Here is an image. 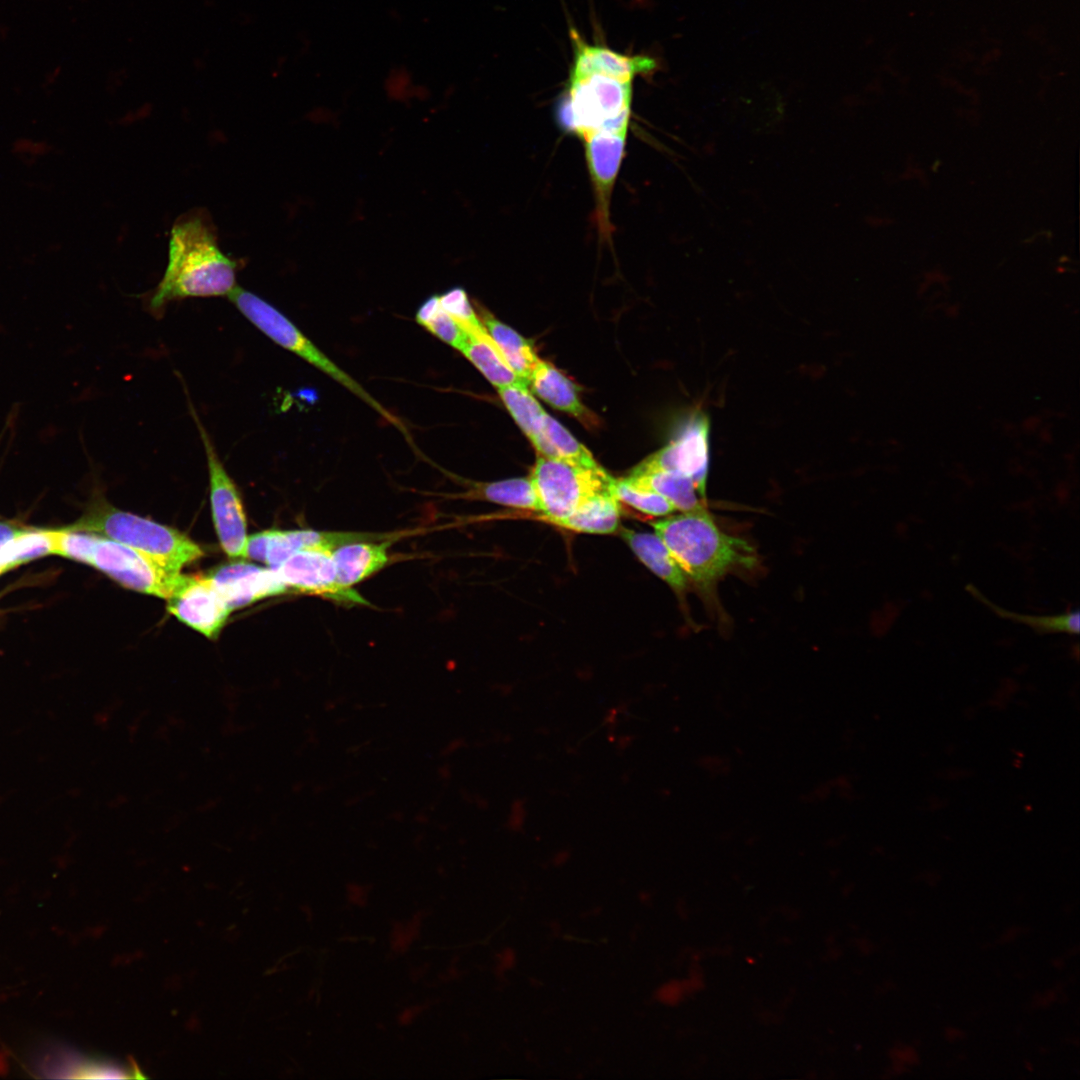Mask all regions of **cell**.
Here are the masks:
<instances>
[{
  "mask_svg": "<svg viewBox=\"0 0 1080 1080\" xmlns=\"http://www.w3.org/2000/svg\"><path fill=\"white\" fill-rule=\"evenodd\" d=\"M460 352L497 389L509 385H529L518 376L502 356L489 333H467V340Z\"/></svg>",
  "mask_w": 1080,
  "mask_h": 1080,
  "instance_id": "cell-20",
  "label": "cell"
},
{
  "mask_svg": "<svg viewBox=\"0 0 1080 1080\" xmlns=\"http://www.w3.org/2000/svg\"><path fill=\"white\" fill-rule=\"evenodd\" d=\"M966 589L976 600L986 605L999 617L1022 623L1039 634H1079L1080 614L1078 609L1048 616L1021 614L1008 611L992 603L972 584H968Z\"/></svg>",
  "mask_w": 1080,
  "mask_h": 1080,
  "instance_id": "cell-25",
  "label": "cell"
},
{
  "mask_svg": "<svg viewBox=\"0 0 1080 1080\" xmlns=\"http://www.w3.org/2000/svg\"><path fill=\"white\" fill-rule=\"evenodd\" d=\"M543 435L548 448L546 457L586 468L601 466L591 452L547 412L543 421Z\"/></svg>",
  "mask_w": 1080,
  "mask_h": 1080,
  "instance_id": "cell-26",
  "label": "cell"
},
{
  "mask_svg": "<svg viewBox=\"0 0 1080 1080\" xmlns=\"http://www.w3.org/2000/svg\"><path fill=\"white\" fill-rule=\"evenodd\" d=\"M709 437L710 420L703 412L696 411L673 441L645 458L631 471H666L684 475L692 480L700 498L705 501Z\"/></svg>",
  "mask_w": 1080,
  "mask_h": 1080,
  "instance_id": "cell-9",
  "label": "cell"
},
{
  "mask_svg": "<svg viewBox=\"0 0 1080 1080\" xmlns=\"http://www.w3.org/2000/svg\"><path fill=\"white\" fill-rule=\"evenodd\" d=\"M416 321L434 336L457 350L467 340L466 331L440 305L438 296L428 298L418 309Z\"/></svg>",
  "mask_w": 1080,
  "mask_h": 1080,
  "instance_id": "cell-28",
  "label": "cell"
},
{
  "mask_svg": "<svg viewBox=\"0 0 1080 1080\" xmlns=\"http://www.w3.org/2000/svg\"><path fill=\"white\" fill-rule=\"evenodd\" d=\"M529 477L539 500L540 518L552 524L596 495L612 491L615 481L601 466L586 468L539 455Z\"/></svg>",
  "mask_w": 1080,
  "mask_h": 1080,
  "instance_id": "cell-6",
  "label": "cell"
},
{
  "mask_svg": "<svg viewBox=\"0 0 1080 1080\" xmlns=\"http://www.w3.org/2000/svg\"><path fill=\"white\" fill-rule=\"evenodd\" d=\"M620 535L639 560L675 592L683 593L688 577L656 533L622 528Z\"/></svg>",
  "mask_w": 1080,
  "mask_h": 1080,
  "instance_id": "cell-17",
  "label": "cell"
},
{
  "mask_svg": "<svg viewBox=\"0 0 1080 1080\" xmlns=\"http://www.w3.org/2000/svg\"><path fill=\"white\" fill-rule=\"evenodd\" d=\"M66 1063L59 1068L60 1073L64 1072L62 1077L66 1078H127L132 1077L129 1072H135L98 1059L76 1057L69 1058Z\"/></svg>",
  "mask_w": 1080,
  "mask_h": 1080,
  "instance_id": "cell-32",
  "label": "cell"
},
{
  "mask_svg": "<svg viewBox=\"0 0 1080 1080\" xmlns=\"http://www.w3.org/2000/svg\"><path fill=\"white\" fill-rule=\"evenodd\" d=\"M167 602L172 615L210 639L218 636L231 612L208 576L181 575Z\"/></svg>",
  "mask_w": 1080,
  "mask_h": 1080,
  "instance_id": "cell-11",
  "label": "cell"
},
{
  "mask_svg": "<svg viewBox=\"0 0 1080 1080\" xmlns=\"http://www.w3.org/2000/svg\"><path fill=\"white\" fill-rule=\"evenodd\" d=\"M207 576L231 611L288 591L276 570L244 561L225 564Z\"/></svg>",
  "mask_w": 1080,
  "mask_h": 1080,
  "instance_id": "cell-12",
  "label": "cell"
},
{
  "mask_svg": "<svg viewBox=\"0 0 1080 1080\" xmlns=\"http://www.w3.org/2000/svg\"><path fill=\"white\" fill-rule=\"evenodd\" d=\"M228 297L241 314L273 342L328 375L368 404L383 419L405 431L403 424L393 414L371 396L350 374L322 352L278 309L256 294L237 286Z\"/></svg>",
  "mask_w": 1080,
  "mask_h": 1080,
  "instance_id": "cell-5",
  "label": "cell"
},
{
  "mask_svg": "<svg viewBox=\"0 0 1080 1080\" xmlns=\"http://www.w3.org/2000/svg\"><path fill=\"white\" fill-rule=\"evenodd\" d=\"M239 263L219 247L215 225L202 208L179 216L170 230L168 263L149 307L159 312L171 301L228 296L236 287Z\"/></svg>",
  "mask_w": 1080,
  "mask_h": 1080,
  "instance_id": "cell-1",
  "label": "cell"
},
{
  "mask_svg": "<svg viewBox=\"0 0 1080 1080\" xmlns=\"http://www.w3.org/2000/svg\"><path fill=\"white\" fill-rule=\"evenodd\" d=\"M91 566L126 588L164 599L171 596L182 575L127 545L101 536Z\"/></svg>",
  "mask_w": 1080,
  "mask_h": 1080,
  "instance_id": "cell-8",
  "label": "cell"
},
{
  "mask_svg": "<svg viewBox=\"0 0 1080 1080\" xmlns=\"http://www.w3.org/2000/svg\"><path fill=\"white\" fill-rule=\"evenodd\" d=\"M438 298L441 307L458 322L466 333L486 331L462 288H453L438 296Z\"/></svg>",
  "mask_w": 1080,
  "mask_h": 1080,
  "instance_id": "cell-31",
  "label": "cell"
},
{
  "mask_svg": "<svg viewBox=\"0 0 1080 1080\" xmlns=\"http://www.w3.org/2000/svg\"><path fill=\"white\" fill-rule=\"evenodd\" d=\"M49 554H52L51 531L27 529L0 548V575Z\"/></svg>",
  "mask_w": 1080,
  "mask_h": 1080,
  "instance_id": "cell-27",
  "label": "cell"
},
{
  "mask_svg": "<svg viewBox=\"0 0 1080 1080\" xmlns=\"http://www.w3.org/2000/svg\"><path fill=\"white\" fill-rule=\"evenodd\" d=\"M50 531L52 554L91 565L99 535L67 528Z\"/></svg>",
  "mask_w": 1080,
  "mask_h": 1080,
  "instance_id": "cell-29",
  "label": "cell"
},
{
  "mask_svg": "<svg viewBox=\"0 0 1080 1080\" xmlns=\"http://www.w3.org/2000/svg\"><path fill=\"white\" fill-rule=\"evenodd\" d=\"M206 454L212 517L220 545L231 558H245L246 517L239 490L226 471L213 442L191 406Z\"/></svg>",
  "mask_w": 1080,
  "mask_h": 1080,
  "instance_id": "cell-7",
  "label": "cell"
},
{
  "mask_svg": "<svg viewBox=\"0 0 1080 1080\" xmlns=\"http://www.w3.org/2000/svg\"><path fill=\"white\" fill-rule=\"evenodd\" d=\"M612 492L620 503H625L650 516H668L677 511L673 504L662 495L636 489L623 479H615Z\"/></svg>",
  "mask_w": 1080,
  "mask_h": 1080,
  "instance_id": "cell-30",
  "label": "cell"
},
{
  "mask_svg": "<svg viewBox=\"0 0 1080 1080\" xmlns=\"http://www.w3.org/2000/svg\"><path fill=\"white\" fill-rule=\"evenodd\" d=\"M477 314L502 356L514 372L529 384V377L539 357L531 344L514 329L495 318L486 309Z\"/></svg>",
  "mask_w": 1080,
  "mask_h": 1080,
  "instance_id": "cell-23",
  "label": "cell"
},
{
  "mask_svg": "<svg viewBox=\"0 0 1080 1080\" xmlns=\"http://www.w3.org/2000/svg\"><path fill=\"white\" fill-rule=\"evenodd\" d=\"M529 385L535 394L554 408L586 424H593V416L582 404L574 383L551 363L539 359L529 377Z\"/></svg>",
  "mask_w": 1080,
  "mask_h": 1080,
  "instance_id": "cell-18",
  "label": "cell"
},
{
  "mask_svg": "<svg viewBox=\"0 0 1080 1080\" xmlns=\"http://www.w3.org/2000/svg\"><path fill=\"white\" fill-rule=\"evenodd\" d=\"M573 63L569 75L604 74L632 81L638 74H650L658 69V61L648 55L628 56L601 45H590L578 31L570 29Z\"/></svg>",
  "mask_w": 1080,
  "mask_h": 1080,
  "instance_id": "cell-13",
  "label": "cell"
},
{
  "mask_svg": "<svg viewBox=\"0 0 1080 1080\" xmlns=\"http://www.w3.org/2000/svg\"><path fill=\"white\" fill-rule=\"evenodd\" d=\"M266 531L265 564L276 569L292 554L305 549L333 551L340 545L360 540H383L385 536L369 533L330 532L311 529Z\"/></svg>",
  "mask_w": 1080,
  "mask_h": 1080,
  "instance_id": "cell-15",
  "label": "cell"
},
{
  "mask_svg": "<svg viewBox=\"0 0 1080 1080\" xmlns=\"http://www.w3.org/2000/svg\"><path fill=\"white\" fill-rule=\"evenodd\" d=\"M26 530V528L18 527L15 524L0 521V548Z\"/></svg>",
  "mask_w": 1080,
  "mask_h": 1080,
  "instance_id": "cell-33",
  "label": "cell"
},
{
  "mask_svg": "<svg viewBox=\"0 0 1080 1080\" xmlns=\"http://www.w3.org/2000/svg\"><path fill=\"white\" fill-rule=\"evenodd\" d=\"M66 528L127 545L174 573H180L184 566L204 555L201 547L180 531L116 509L103 499L96 500L78 521Z\"/></svg>",
  "mask_w": 1080,
  "mask_h": 1080,
  "instance_id": "cell-3",
  "label": "cell"
},
{
  "mask_svg": "<svg viewBox=\"0 0 1080 1080\" xmlns=\"http://www.w3.org/2000/svg\"><path fill=\"white\" fill-rule=\"evenodd\" d=\"M626 133L627 130H600L583 138L602 225H607L608 203L624 155Z\"/></svg>",
  "mask_w": 1080,
  "mask_h": 1080,
  "instance_id": "cell-14",
  "label": "cell"
},
{
  "mask_svg": "<svg viewBox=\"0 0 1080 1080\" xmlns=\"http://www.w3.org/2000/svg\"><path fill=\"white\" fill-rule=\"evenodd\" d=\"M378 541H353L332 551L336 577L341 585L352 587L386 565L391 541Z\"/></svg>",
  "mask_w": 1080,
  "mask_h": 1080,
  "instance_id": "cell-16",
  "label": "cell"
},
{
  "mask_svg": "<svg viewBox=\"0 0 1080 1080\" xmlns=\"http://www.w3.org/2000/svg\"><path fill=\"white\" fill-rule=\"evenodd\" d=\"M502 402L522 432L535 447L539 456H547V443L543 435L546 411L541 407L527 385H509L497 389Z\"/></svg>",
  "mask_w": 1080,
  "mask_h": 1080,
  "instance_id": "cell-21",
  "label": "cell"
},
{
  "mask_svg": "<svg viewBox=\"0 0 1080 1080\" xmlns=\"http://www.w3.org/2000/svg\"><path fill=\"white\" fill-rule=\"evenodd\" d=\"M622 479L636 489L662 495L680 512L705 506L692 480L681 474L666 471H631Z\"/></svg>",
  "mask_w": 1080,
  "mask_h": 1080,
  "instance_id": "cell-19",
  "label": "cell"
},
{
  "mask_svg": "<svg viewBox=\"0 0 1080 1080\" xmlns=\"http://www.w3.org/2000/svg\"><path fill=\"white\" fill-rule=\"evenodd\" d=\"M274 570L288 591L316 595L345 605L369 604L352 587L338 582L330 550L314 548L298 551Z\"/></svg>",
  "mask_w": 1080,
  "mask_h": 1080,
  "instance_id": "cell-10",
  "label": "cell"
},
{
  "mask_svg": "<svg viewBox=\"0 0 1080 1080\" xmlns=\"http://www.w3.org/2000/svg\"><path fill=\"white\" fill-rule=\"evenodd\" d=\"M457 498L485 500L503 506L540 512L539 500L530 477L494 482H470L468 489L457 494Z\"/></svg>",
  "mask_w": 1080,
  "mask_h": 1080,
  "instance_id": "cell-22",
  "label": "cell"
},
{
  "mask_svg": "<svg viewBox=\"0 0 1080 1080\" xmlns=\"http://www.w3.org/2000/svg\"><path fill=\"white\" fill-rule=\"evenodd\" d=\"M688 579L707 587L735 568H752L756 551L723 532L705 506L650 522Z\"/></svg>",
  "mask_w": 1080,
  "mask_h": 1080,
  "instance_id": "cell-2",
  "label": "cell"
},
{
  "mask_svg": "<svg viewBox=\"0 0 1080 1080\" xmlns=\"http://www.w3.org/2000/svg\"><path fill=\"white\" fill-rule=\"evenodd\" d=\"M632 81L604 74L569 75L557 115L563 128L584 138L600 131L627 130Z\"/></svg>",
  "mask_w": 1080,
  "mask_h": 1080,
  "instance_id": "cell-4",
  "label": "cell"
},
{
  "mask_svg": "<svg viewBox=\"0 0 1080 1080\" xmlns=\"http://www.w3.org/2000/svg\"><path fill=\"white\" fill-rule=\"evenodd\" d=\"M620 514L621 503L613 492L609 491L591 498L554 525L576 532L612 534L619 528Z\"/></svg>",
  "mask_w": 1080,
  "mask_h": 1080,
  "instance_id": "cell-24",
  "label": "cell"
}]
</instances>
